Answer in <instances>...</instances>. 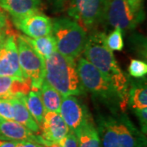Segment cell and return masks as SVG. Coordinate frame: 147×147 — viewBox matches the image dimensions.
Segmentation results:
<instances>
[{
    "label": "cell",
    "instance_id": "obj_14",
    "mask_svg": "<svg viewBox=\"0 0 147 147\" xmlns=\"http://www.w3.org/2000/svg\"><path fill=\"white\" fill-rule=\"evenodd\" d=\"M30 89V83L26 79L0 76V99L20 98L26 96Z\"/></svg>",
    "mask_w": 147,
    "mask_h": 147
},
{
    "label": "cell",
    "instance_id": "obj_11",
    "mask_svg": "<svg viewBox=\"0 0 147 147\" xmlns=\"http://www.w3.org/2000/svg\"><path fill=\"white\" fill-rule=\"evenodd\" d=\"M19 30L26 36L32 38L52 34L53 21L42 12L36 11L21 18L12 19Z\"/></svg>",
    "mask_w": 147,
    "mask_h": 147
},
{
    "label": "cell",
    "instance_id": "obj_29",
    "mask_svg": "<svg viewBox=\"0 0 147 147\" xmlns=\"http://www.w3.org/2000/svg\"><path fill=\"white\" fill-rule=\"evenodd\" d=\"M130 5L137 10L142 9V2L143 0H126Z\"/></svg>",
    "mask_w": 147,
    "mask_h": 147
},
{
    "label": "cell",
    "instance_id": "obj_33",
    "mask_svg": "<svg viewBox=\"0 0 147 147\" xmlns=\"http://www.w3.org/2000/svg\"><path fill=\"white\" fill-rule=\"evenodd\" d=\"M3 35H4V34H0V42H1V41H2V40L4 38H5V36H3Z\"/></svg>",
    "mask_w": 147,
    "mask_h": 147
},
{
    "label": "cell",
    "instance_id": "obj_22",
    "mask_svg": "<svg viewBox=\"0 0 147 147\" xmlns=\"http://www.w3.org/2000/svg\"><path fill=\"white\" fill-rule=\"evenodd\" d=\"M105 44L112 52L113 51H122L123 48V32L122 30L115 28L108 36L105 35Z\"/></svg>",
    "mask_w": 147,
    "mask_h": 147
},
{
    "label": "cell",
    "instance_id": "obj_35",
    "mask_svg": "<svg viewBox=\"0 0 147 147\" xmlns=\"http://www.w3.org/2000/svg\"></svg>",
    "mask_w": 147,
    "mask_h": 147
},
{
    "label": "cell",
    "instance_id": "obj_27",
    "mask_svg": "<svg viewBox=\"0 0 147 147\" xmlns=\"http://www.w3.org/2000/svg\"><path fill=\"white\" fill-rule=\"evenodd\" d=\"M16 147H46L38 142H34V141H22L18 142L16 144Z\"/></svg>",
    "mask_w": 147,
    "mask_h": 147
},
{
    "label": "cell",
    "instance_id": "obj_3",
    "mask_svg": "<svg viewBox=\"0 0 147 147\" xmlns=\"http://www.w3.org/2000/svg\"><path fill=\"white\" fill-rule=\"evenodd\" d=\"M45 62L44 80L62 96H78L84 90L77 72L76 62L55 51Z\"/></svg>",
    "mask_w": 147,
    "mask_h": 147
},
{
    "label": "cell",
    "instance_id": "obj_1",
    "mask_svg": "<svg viewBox=\"0 0 147 147\" xmlns=\"http://www.w3.org/2000/svg\"><path fill=\"white\" fill-rule=\"evenodd\" d=\"M105 34L94 33L88 37L84 50L85 59L110 80L126 108L130 80L116 61L113 52L105 44Z\"/></svg>",
    "mask_w": 147,
    "mask_h": 147
},
{
    "label": "cell",
    "instance_id": "obj_24",
    "mask_svg": "<svg viewBox=\"0 0 147 147\" xmlns=\"http://www.w3.org/2000/svg\"><path fill=\"white\" fill-rule=\"evenodd\" d=\"M0 118L5 120H13L14 108L11 100L0 99Z\"/></svg>",
    "mask_w": 147,
    "mask_h": 147
},
{
    "label": "cell",
    "instance_id": "obj_10",
    "mask_svg": "<svg viewBox=\"0 0 147 147\" xmlns=\"http://www.w3.org/2000/svg\"><path fill=\"white\" fill-rule=\"evenodd\" d=\"M0 76H10L25 79L21 72L16 37H5L0 42Z\"/></svg>",
    "mask_w": 147,
    "mask_h": 147
},
{
    "label": "cell",
    "instance_id": "obj_15",
    "mask_svg": "<svg viewBox=\"0 0 147 147\" xmlns=\"http://www.w3.org/2000/svg\"><path fill=\"white\" fill-rule=\"evenodd\" d=\"M41 0H0V7L12 19L21 18L38 11Z\"/></svg>",
    "mask_w": 147,
    "mask_h": 147
},
{
    "label": "cell",
    "instance_id": "obj_25",
    "mask_svg": "<svg viewBox=\"0 0 147 147\" xmlns=\"http://www.w3.org/2000/svg\"><path fill=\"white\" fill-rule=\"evenodd\" d=\"M61 147H78V139L75 132L70 131L59 142Z\"/></svg>",
    "mask_w": 147,
    "mask_h": 147
},
{
    "label": "cell",
    "instance_id": "obj_28",
    "mask_svg": "<svg viewBox=\"0 0 147 147\" xmlns=\"http://www.w3.org/2000/svg\"><path fill=\"white\" fill-rule=\"evenodd\" d=\"M7 25V17L6 16L5 12L2 9H0V31L4 30Z\"/></svg>",
    "mask_w": 147,
    "mask_h": 147
},
{
    "label": "cell",
    "instance_id": "obj_17",
    "mask_svg": "<svg viewBox=\"0 0 147 147\" xmlns=\"http://www.w3.org/2000/svg\"><path fill=\"white\" fill-rule=\"evenodd\" d=\"M75 134L78 147H101L99 133L92 119L75 131Z\"/></svg>",
    "mask_w": 147,
    "mask_h": 147
},
{
    "label": "cell",
    "instance_id": "obj_21",
    "mask_svg": "<svg viewBox=\"0 0 147 147\" xmlns=\"http://www.w3.org/2000/svg\"><path fill=\"white\" fill-rule=\"evenodd\" d=\"M40 95L46 111H53L59 113L63 96L54 88L47 84L45 80L41 86Z\"/></svg>",
    "mask_w": 147,
    "mask_h": 147
},
{
    "label": "cell",
    "instance_id": "obj_6",
    "mask_svg": "<svg viewBox=\"0 0 147 147\" xmlns=\"http://www.w3.org/2000/svg\"><path fill=\"white\" fill-rule=\"evenodd\" d=\"M19 64L26 80L30 83L32 90H40L44 81V59L24 39L22 35L16 38Z\"/></svg>",
    "mask_w": 147,
    "mask_h": 147
},
{
    "label": "cell",
    "instance_id": "obj_20",
    "mask_svg": "<svg viewBox=\"0 0 147 147\" xmlns=\"http://www.w3.org/2000/svg\"><path fill=\"white\" fill-rule=\"evenodd\" d=\"M127 104L133 110L147 108V88L146 83H131Z\"/></svg>",
    "mask_w": 147,
    "mask_h": 147
},
{
    "label": "cell",
    "instance_id": "obj_9",
    "mask_svg": "<svg viewBox=\"0 0 147 147\" xmlns=\"http://www.w3.org/2000/svg\"><path fill=\"white\" fill-rule=\"evenodd\" d=\"M59 113L69 129L74 132L92 119L87 107L74 96L62 97Z\"/></svg>",
    "mask_w": 147,
    "mask_h": 147
},
{
    "label": "cell",
    "instance_id": "obj_12",
    "mask_svg": "<svg viewBox=\"0 0 147 147\" xmlns=\"http://www.w3.org/2000/svg\"><path fill=\"white\" fill-rule=\"evenodd\" d=\"M40 131L45 146L47 147L52 143H59L68 134L69 129L60 113L46 111Z\"/></svg>",
    "mask_w": 147,
    "mask_h": 147
},
{
    "label": "cell",
    "instance_id": "obj_5",
    "mask_svg": "<svg viewBox=\"0 0 147 147\" xmlns=\"http://www.w3.org/2000/svg\"><path fill=\"white\" fill-rule=\"evenodd\" d=\"M52 34L58 53L74 61L84 52L88 37L78 22L68 18L54 20Z\"/></svg>",
    "mask_w": 147,
    "mask_h": 147
},
{
    "label": "cell",
    "instance_id": "obj_8",
    "mask_svg": "<svg viewBox=\"0 0 147 147\" xmlns=\"http://www.w3.org/2000/svg\"><path fill=\"white\" fill-rule=\"evenodd\" d=\"M105 0H71L68 15L83 28L90 29L102 18Z\"/></svg>",
    "mask_w": 147,
    "mask_h": 147
},
{
    "label": "cell",
    "instance_id": "obj_7",
    "mask_svg": "<svg viewBox=\"0 0 147 147\" xmlns=\"http://www.w3.org/2000/svg\"><path fill=\"white\" fill-rule=\"evenodd\" d=\"M144 11L132 7L126 0H105L102 18L111 27L133 30L144 20Z\"/></svg>",
    "mask_w": 147,
    "mask_h": 147
},
{
    "label": "cell",
    "instance_id": "obj_2",
    "mask_svg": "<svg viewBox=\"0 0 147 147\" xmlns=\"http://www.w3.org/2000/svg\"><path fill=\"white\" fill-rule=\"evenodd\" d=\"M101 147H146V137L123 111L97 116Z\"/></svg>",
    "mask_w": 147,
    "mask_h": 147
},
{
    "label": "cell",
    "instance_id": "obj_26",
    "mask_svg": "<svg viewBox=\"0 0 147 147\" xmlns=\"http://www.w3.org/2000/svg\"><path fill=\"white\" fill-rule=\"evenodd\" d=\"M136 115L138 118V120L140 123V125L142 127L141 131L144 133L146 134L147 131V109L144 108V109H139V110H134Z\"/></svg>",
    "mask_w": 147,
    "mask_h": 147
},
{
    "label": "cell",
    "instance_id": "obj_13",
    "mask_svg": "<svg viewBox=\"0 0 147 147\" xmlns=\"http://www.w3.org/2000/svg\"><path fill=\"white\" fill-rule=\"evenodd\" d=\"M0 139L6 141H34L45 146L41 136L33 133L28 128L14 120L0 121Z\"/></svg>",
    "mask_w": 147,
    "mask_h": 147
},
{
    "label": "cell",
    "instance_id": "obj_4",
    "mask_svg": "<svg viewBox=\"0 0 147 147\" xmlns=\"http://www.w3.org/2000/svg\"><path fill=\"white\" fill-rule=\"evenodd\" d=\"M79 79L85 91L89 92L98 101L107 106L111 113L123 111L124 106L110 80L84 57H79L76 63Z\"/></svg>",
    "mask_w": 147,
    "mask_h": 147
},
{
    "label": "cell",
    "instance_id": "obj_19",
    "mask_svg": "<svg viewBox=\"0 0 147 147\" xmlns=\"http://www.w3.org/2000/svg\"><path fill=\"white\" fill-rule=\"evenodd\" d=\"M22 37L43 59L48 58L55 51H57L56 41L53 34L36 38H29L26 35H22Z\"/></svg>",
    "mask_w": 147,
    "mask_h": 147
},
{
    "label": "cell",
    "instance_id": "obj_23",
    "mask_svg": "<svg viewBox=\"0 0 147 147\" xmlns=\"http://www.w3.org/2000/svg\"><path fill=\"white\" fill-rule=\"evenodd\" d=\"M129 74L134 78H142L147 74V64L137 59H132L128 66Z\"/></svg>",
    "mask_w": 147,
    "mask_h": 147
},
{
    "label": "cell",
    "instance_id": "obj_34",
    "mask_svg": "<svg viewBox=\"0 0 147 147\" xmlns=\"http://www.w3.org/2000/svg\"><path fill=\"white\" fill-rule=\"evenodd\" d=\"M1 120H3V119H1V118H0V121Z\"/></svg>",
    "mask_w": 147,
    "mask_h": 147
},
{
    "label": "cell",
    "instance_id": "obj_18",
    "mask_svg": "<svg viewBox=\"0 0 147 147\" xmlns=\"http://www.w3.org/2000/svg\"><path fill=\"white\" fill-rule=\"evenodd\" d=\"M25 105L36 123L41 127L46 110L42 104L40 90H32L23 97Z\"/></svg>",
    "mask_w": 147,
    "mask_h": 147
},
{
    "label": "cell",
    "instance_id": "obj_16",
    "mask_svg": "<svg viewBox=\"0 0 147 147\" xmlns=\"http://www.w3.org/2000/svg\"><path fill=\"white\" fill-rule=\"evenodd\" d=\"M23 97L11 99V101L12 103L14 108V119L13 120L21 123V125L26 127L30 131L34 134H38L40 131V127L34 120L29 112V110L25 105Z\"/></svg>",
    "mask_w": 147,
    "mask_h": 147
},
{
    "label": "cell",
    "instance_id": "obj_30",
    "mask_svg": "<svg viewBox=\"0 0 147 147\" xmlns=\"http://www.w3.org/2000/svg\"><path fill=\"white\" fill-rule=\"evenodd\" d=\"M18 142L14 141H6L0 139V147H16Z\"/></svg>",
    "mask_w": 147,
    "mask_h": 147
},
{
    "label": "cell",
    "instance_id": "obj_32",
    "mask_svg": "<svg viewBox=\"0 0 147 147\" xmlns=\"http://www.w3.org/2000/svg\"><path fill=\"white\" fill-rule=\"evenodd\" d=\"M47 147H61L60 143H52L49 146Z\"/></svg>",
    "mask_w": 147,
    "mask_h": 147
},
{
    "label": "cell",
    "instance_id": "obj_31",
    "mask_svg": "<svg viewBox=\"0 0 147 147\" xmlns=\"http://www.w3.org/2000/svg\"><path fill=\"white\" fill-rule=\"evenodd\" d=\"M53 2H54L55 3H57L58 5H60V4H62L64 3L65 2H66L67 0H52Z\"/></svg>",
    "mask_w": 147,
    "mask_h": 147
}]
</instances>
